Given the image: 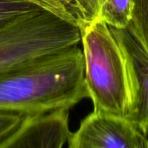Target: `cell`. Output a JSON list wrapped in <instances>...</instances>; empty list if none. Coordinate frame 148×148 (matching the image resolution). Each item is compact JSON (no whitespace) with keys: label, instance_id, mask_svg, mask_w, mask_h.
I'll use <instances>...</instances> for the list:
<instances>
[{"label":"cell","instance_id":"3957f363","mask_svg":"<svg viewBox=\"0 0 148 148\" xmlns=\"http://www.w3.org/2000/svg\"><path fill=\"white\" fill-rule=\"evenodd\" d=\"M77 26L39 10L0 26V73L24 67L78 46Z\"/></svg>","mask_w":148,"mask_h":148},{"label":"cell","instance_id":"ba28073f","mask_svg":"<svg viewBox=\"0 0 148 148\" xmlns=\"http://www.w3.org/2000/svg\"><path fill=\"white\" fill-rule=\"evenodd\" d=\"M41 10L48 11L78 28L85 24V19L77 0H26Z\"/></svg>","mask_w":148,"mask_h":148},{"label":"cell","instance_id":"6da1fadb","mask_svg":"<svg viewBox=\"0 0 148 148\" xmlns=\"http://www.w3.org/2000/svg\"><path fill=\"white\" fill-rule=\"evenodd\" d=\"M86 98L84 58L78 46L0 73V112L29 116L70 110Z\"/></svg>","mask_w":148,"mask_h":148},{"label":"cell","instance_id":"7a4b0ae2","mask_svg":"<svg viewBox=\"0 0 148 148\" xmlns=\"http://www.w3.org/2000/svg\"><path fill=\"white\" fill-rule=\"evenodd\" d=\"M84 78L94 112L127 120L131 93L127 64L109 26L99 18L79 28Z\"/></svg>","mask_w":148,"mask_h":148},{"label":"cell","instance_id":"277c9868","mask_svg":"<svg viewBox=\"0 0 148 148\" xmlns=\"http://www.w3.org/2000/svg\"><path fill=\"white\" fill-rule=\"evenodd\" d=\"M124 54L131 93L130 110L127 118L148 138V50L133 23L127 27H109Z\"/></svg>","mask_w":148,"mask_h":148},{"label":"cell","instance_id":"8fae6325","mask_svg":"<svg viewBox=\"0 0 148 148\" xmlns=\"http://www.w3.org/2000/svg\"><path fill=\"white\" fill-rule=\"evenodd\" d=\"M26 116L8 112H0V141L13 133Z\"/></svg>","mask_w":148,"mask_h":148},{"label":"cell","instance_id":"7c38bea8","mask_svg":"<svg viewBox=\"0 0 148 148\" xmlns=\"http://www.w3.org/2000/svg\"><path fill=\"white\" fill-rule=\"evenodd\" d=\"M86 23L91 22L97 17L98 0H77Z\"/></svg>","mask_w":148,"mask_h":148},{"label":"cell","instance_id":"8992f818","mask_svg":"<svg viewBox=\"0 0 148 148\" xmlns=\"http://www.w3.org/2000/svg\"><path fill=\"white\" fill-rule=\"evenodd\" d=\"M69 116L68 109L26 116L0 148H62L71 133Z\"/></svg>","mask_w":148,"mask_h":148},{"label":"cell","instance_id":"5b68a950","mask_svg":"<svg viewBox=\"0 0 148 148\" xmlns=\"http://www.w3.org/2000/svg\"><path fill=\"white\" fill-rule=\"evenodd\" d=\"M69 148H148V138L128 120L93 111L68 139Z\"/></svg>","mask_w":148,"mask_h":148},{"label":"cell","instance_id":"52a82bcc","mask_svg":"<svg viewBox=\"0 0 148 148\" xmlns=\"http://www.w3.org/2000/svg\"><path fill=\"white\" fill-rule=\"evenodd\" d=\"M132 0H98L97 17L109 27L121 29L132 22Z\"/></svg>","mask_w":148,"mask_h":148},{"label":"cell","instance_id":"30bf717a","mask_svg":"<svg viewBox=\"0 0 148 148\" xmlns=\"http://www.w3.org/2000/svg\"><path fill=\"white\" fill-rule=\"evenodd\" d=\"M132 23L148 50V0H132Z\"/></svg>","mask_w":148,"mask_h":148},{"label":"cell","instance_id":"9c48e42d","mask_svg":"<svg viewBox=\"0 0 148 148\" xmlns=\"http://www.w3.org/2000/svg\"><path fill=\"white\" fill-rule=\"evenodd\" d=\"M39 10H42L26 0H0V26Z\"/></svg>","mask_w":148,"mask_h":148}]
</instances>
